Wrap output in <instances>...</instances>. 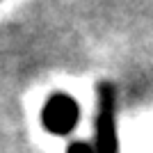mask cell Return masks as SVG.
Instances as JSON below:
<instances>
[{
  "label": "cell",
  "mask_w": 153,
  "mask_h": 153,
  "mask_svg": "<svg viewBox=\"0 0 153 153\" xmlns=\"http://www.w3.org/2000/svg\"><path fill=\"white\" fill-rule=\"evenodd\" d=\"M94 149H96V153H119V135H117V89L110 80H101V82L96 85Z\"/></svg>",
  "instance_id": "1"
},
{
  "label": "cell",
  "mask_w": 153,
  "mask_h": 153,
  "mask_svg": "<svg viewBox=\"0 0 153 153\" xmlns=\"http://www.w3.org/2000/svg\"><path fill=\"white\" fill-rule=\"evenodd\" d=\"M80 121V108L73 96L69 94H53L46 98L41 108V126L53 135H69Z\"/></svg>",
  "instance_id": "2"
},
{
  "label": "cell",
  "mask_w": 153,
  "mask_h": 153,
  "mask_svg": "<svg viewBox=\"0 0 153 153\" xmlns=\"http://www.w3.org/2000/svg\"><path fill=\"white\" fill-rule=\"evenodd\" d=\"M66 153H96V149H94V144H89V142L76 140V142H71L69 146H66Z\"/></svg>",
  "instance_id": "3"
}]
</instances>
